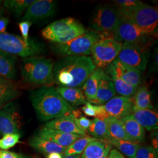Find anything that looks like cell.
Returning <instances> with one entry per match:
<instances>
[{"mask_svg": "<svg viewBox=\"0 0 158 158\" xmlns=\"http://www.w3.org/2000/svg\"><path fill=\"white\" fill-rule=\"evenodd\" d=\"M96 69L91 57H64L53 66V79L60 87L81 88Z\"/></svg>", "mask_w": 158, "mask_h": 158, "instance_id": "1", "label": "cell"}, {"mask_svg": "<svg viewBox=\"0 0 158 158\" xmlns=\"http://www.w3.org/2000/svg\"><path fill=\"white\" fill-rule=\"evenodd\" d=\"M30 99L38 118L42 121L61 117L75 110L51 85H44L32 91Z\"/></svg>", "mask_w": 158, "mask_h": 158, "instance_id": "2", "label": "cell"}, {"mask_svg": "<svg viewBox=\"0 0 158 158\" xmlns=\"http://www.w3.org/2000/svg\"><path fill=\"white\" fill-rule=\"evenodd\" d=\"M54 63L44 57H28L23 58L21 71L23 80L30 85H50L53 81Z\"/></svg>", "mask_w": 158, "mask_h": 158, "instance_id": "3", "label": "cell"}, {"mask_svg": "<svg viewBox=\"0 0 158 158\" xmlns=\"http://www.w3.org/2000/svg\"><path fill=\"white\" fill-rule=\"evenodd\" d=\"M86 31L84 26L73 18H63L51 23L41 34L53 44H63L78 37Z\"/></svg>", "mask_w": 158, "mask_h": 158, "instance_id": "4", "label": "cell"}, {"mask_svg": "<svg viewBox=\"0 0 158 158\" xmlns=\"http://www.w3.org/2000/svg\"><path fill=\"white\" fill-rule=\"evenodd\" d=\"M104 39L102 34L93 30H86L78 37L63 44H53L52 49L60 56H87L91 55L93 45L98 40Z\"/></svg>", "mask_w": 158, "mask_h": 158, "instance_id": "5", "label": "cell"}, {"mask_svg": "<svg viewBox=\"0 0 158 158\" xmlns=\"http://www.w3.org/2000/svg\"><path fill=\"white\" fill-rule=\"evenodd\" d=\"M0 51L25 58L42 53L45 46L37 40L31 39L29 43H26L20 36L4 32L0 33Z\"/></svg>", "mask_w": 158, "mask_h": 158, "instance_id": "6", "label": "cell"}, {"mask_svg": "<svg viewBox=\"0 0 158 158\" xmlns=\"http://www.w3.org/2000/svg\"><path fill=\"white\" fill-rule=\"evenodd\" d=\"M153 38L133 42H124L117 59L121 62L145 71L149 60Z\"/></svg>", "mask_w": 158, "mask_h": 158, "instance_id": "7", "label": "cell"}, {"mask_svg": "<svg viewBox=\"0 0 158 158\" xmlns=\"http://www.w3.org/2000/svg\"><path fill=\"white\" fill-rule=\"evenodd\" d=\"M121 15L116 7L102 6L98 7L91 21L92 30L102 34L104 38H114Z\"/></svg>", "mask_w": 158, "mask_h": 158, "instance_id": "8", "label": "cell"}, {"mask_svg": "<svg viewBox=\"0 0 158 158\" xmlns=\"http://www.w3.org/2000/svg\"><path fill=\"white\" fill-rule=\"evenodd\" d=\"M123 42L114 38L98 40L91 48V59L97 68L104 70L117 58L122 49Z\"/></svg>", "mask_w": 158, "mask_h": 158, "instance_id": "9", "label": "cell"}, {"mask_svg": "<svg viewBox=\"0 0 158 158\" xmlns=\"http://www.w3.org/2000/svg\"><path fill=\"white\" fill-rule=\"evenodd\" d=\"M125 18L135 23L148 35L153 36L157 34L158 11L156 7L142 2Z\"/></svg>", "mask_w": 158, "mask_h": 158, "instance_id": "10", "label": "cell"}, {"mask_svg": "<svg viewBox=\"0 0 158 158\" xmlns=\"http://www.w3.org/2000/svg\"><path fill=\"white\" fill-rule=\"evenodd\" d=\"M102 106L104 108L102 120L108 118L119 119L130 115L133 111L132 97L114 96Z\"/></svg>", "mask_w": 158, "mask_h": 158, "instance_id": "11", "label": "cell"}, {"mask_svg": "<svg viewBox=\"0 0 158 158\" xmlns=\"http://www.w3.org/2000/svg\"><path fill=\"white\" fill-rule=\"evenodd\" d=\"M153 38L143 33L135 23L124 17H121L114 39L118 42H133Z\"/></svg>", "mask_w": 158, "mask_h": 158, "instance_id": "12", "label": "cell"}, {"mask_svg": "<svg viewBox=\"0 0 158 158\" xmlns=\"http://www.w3.org/2000/svg\"><path fill=\"white\" fill-rule=\"evenodd\" d=\"M56 3L52 0H35L25 10L23 21L33 23L44 20L56 12Z\"/></svg>", "mask_w": 158, "mask_h": 158, "instance_id": "13", "label": "cell"}, {"mask_svg": "<svg viewBox=\"0 0 158 158\" xmlns=\"http://www.w3.org/2000/svg\"><path fill=\"white\" fill-rule=\"evenodd\" d=\"M21 127L20 116L13 104L8 103L0 109V135L19 134Z\"/></svg>", "mask_w": 158, "mask_h": 158, "instance_id": "14", "label": "cell"}, {"mask_svg": "<svg viewBox=\"0 0 158 158\" xmlns=\"http://www.w3.org/2000/svg\"><path fill=\"white\" fill-rule=\"evenodd\" d=\"M109 66L118 77L123 79L125 82L132 85L136 88H138L141 85V72L138 69L120 62L117 58Z\"/></svg>", "mask_w": 158, "mask_h": 158, "instance_id": "15", "label": "cell"}, {"mask_svg": "<svg viewBox=\"0 0 158 158\" xmlns=\"http://www.w3.org/2000/svg\"><path fill=\"white\" fill-rule=\"evenodd\" d=\"M44 127L68 134L87 135L85 132L81 131L77 127L75 123V117L72 113L48 121L46 123Z\"/></svg>", "mask_w": 158, "mask_h": 158, "instance_id": "16", "label": "cell"}, {"mask_svg": "<svg viewBox=\"0 0 158 158\" xmlns=\"http://www.w3.org/2000/svg\"><path fill=\"white\" fill-rule=\"evenodd\" d=\"M116 95L113 80L111 77L104 71L98 85L96 98L90 102L91 104L101 106L113 98Z\"/></svg>", "mask_w": 158, "mask_h": 158, "instance_id": "17", "label": "cell"}, {"mask_svg": "<svg viewBox=\"0 0 158 158\" xmlns=\"http://www.w3.org/2000/svg\"><path fill=\"white\" fill-rule=\"evenodd\" d=\"M37 135L42 138L53 142L61 147L68 148L74 142L84 136L76 135L73 134L64 133L56 130H51L42 128L38 132Z\"/></svg>", "mask_w": 158, "mask_h": 158, "instance_id": "18", "label": "cell"}, {"mask_svg": "<svg viewBox=\"0 0 158 158\" xmlns=\"http://www.w3.org/2000/svg\"><path fill=\"white\" fill-rule=\"evenodd\" d=\"M130 116L149 131L158 129V113L153 110H135L132 111Z\"/></svg>", "mask_w": 158, "mask_h": 158, "instance_id": "19", "label": "cell"}, {"mask_svg": "<svg viewBox=\"0 0 158 158\" xmlns=\"http://www.w3.org/2000/svg\"><path fill=\"white\" fill-rule=\"evenodd\" d=\"M125 131L132 142L139 143L145 141V130L130 115L119 119Z\"/></svg>", "mask_w": 158, "mask_h": 158, "instance_id": "20", "label": "cell"}, {"mask_svg": "<svg viewBox=\"0 0 158 158\" xmlns=\"http://www.w3.org/2000/svg\"><path fill=\"white\" fill-rule=\"evenodd\" d=\"M15 56L0 51V77L7 80H13L16 77Z\"/></svg>", "mask_w": 158, "mask_h": 158, "instance_id": "21", "label": "cell"}, {"mask_svg": "<svg viewBox=\"0 0 158 158\" xmlns=\"http://www.w3.org/2000/svg\"><path fill=\"white\" fill-rule=\"evenodd\" d=\"M56 90L66 102L74 106L85 104L87 102L81 88H71L59 86L56 88Z\"/></svg>", "mask_w": 158, "mask_h": 158, "instance_id": "22", "label": "cell"}, {"mask_svg": "<svg viewBox=\"0 0 158 158\" xmlns=\"http://www.w3.org/2000/svg\"><path fill=\"white\" fill-rule=\"evenodd\" d=\"M104 72L103 69L96 68L82 86L81 89L87 102H90L95 100L98 85Z\"/></svg>", "mask_w": 158, "mask_h": 158, "instance_id": "23", "label": "cell"}, {"mask_svg": "<svg viewBox=\"0 0 158 158\" xmlns=\"http://www.w3.org/2000/svg\"><path fill=\"white\" fill-rule=\"evenodd\" d=\"M29 145L40 152L49 155L52 153L63 154L66 148L61 147L53 142L42 138L38 135L34 136L29 142Z\"/></svg>", "mask_w": 158, "mask_h": 158, "instance_id": "24", "label": "cell"}, {"mask_svg": "<svg viewBox=\"0 0 158 158\" xmlns=\"http://www.w3.org/2000/svg\"><path fill=\"white\" fill-rule=\"evenodd\" d=\"M105 69L104 71L111 77L113 80L116 93H117L120 96L127 97H132V96H134L138 88H136L132 85H130L119 78L109 66Z\"/></svg>", "mask_w": 158, "mask_h": 158, "instance_id": "25", "label": "cell"}, {"mask_svg": "<svg viewBox=\"0 0 158 158\" xmlns=\"http://www.w3.org/2000/svg\"><path fill=\"white\" fill-rule=\"evenodd\" d=\"M132 99L133 110H152L151 101V93L147 85H142L138 88Z\"/></svg>", "mask_w": 158, "mask_h": 158, "instance_id": "26", "label": "cell"}, {"mask_svg": "<svg viewBox=\"0 0 158 158\" xmlns=\"http://www.w3.org/2000/svg\"><path fill=\"white\" fill-rule=\"evenodd\" d=\"M102 141L115 147L120 152L124 154L128 158H135L136 151L140 145L132 142L120 139H110L108 140H102Z\"/></svg>", "mask_w": 158, "mask_h": 158, "instance_id": "27", "label": "cell"}, {"mask_svg": "<svg viewBox=\"0 0 158 158\" xmlns=\"http://www.w3.org/2000/svg\"><path fill=\"white\" fill-rule=\"evenodd\" d=\"M104 121L107 125L110 139L132 142L125 132L123 123L120 119L108 118L104 119Z\"/></svg>", "mask_w": 158, "mask_h": 158, "instance_id": "28", "label": "cell"}, {"mask_svg": "<svg viewBox=\"0 0 158 158\" xmlns=\"http://www.w3.org/2000/svg\"><path fill=\"white\" fill-rule=\"evenodd\" d=\"M89 132L92 137L102 140H108L110 139L106 123L101 119L95 118L91 120V125L88 129Z\"/></svg>", "mask_w": 158, "mask_h": 158, "instance_id": "29", "label": "cell"}, {"mask_svg": "<svg viewBox=\"0 0 158 158\" xmlns=\"http://www.w3.org/2000/svg\"><path fill=\"white\" fill-rule=\"evenodd\" d=\"M98 140L91 136L85 135L74 142L73 143L66 148L65 151L63 153V156H73L77 155H81L84 151L85 147L91 142Z\"/></svg>", "mask_w": 158, "mask_h": 158, "instance_id": "30", "label": "cell"}, {"mask_svg": "<svg viewBox=\"0 0 158 158\" xmlns=\"http://www.w3.org/2000/svg\"><path fill=\"white\" fill-rule=\"evenodd\" d=\"M107 143L96 140L90 142L82 153L81 158H101L106 151Z\"/></svg>", "mask_w": 158, "mask_h": 158, "instance_id": "31", "label": "cell"}, {"mask_svg": "<svg viewBox=\"0 0 158 158\" xmlns=\"http://www.w3.org/2000/svg\"><path fill=\"white\" fill-rule=\"evenodd\" d=\"M35 0H6L4 1V7L14 15L19 17L23 12Z\"/></svg>", "mask_w": 158, "mask_h": 158, "instance_id": "32", "label": "cell"}, {"mask_svg": "<svg viewBox=\"0 0 158 158\" xmlns=\"http://www.w3.org/2000/svg\"><path fill=\"white\" fill-rule=\"evenodd\" d=\"M19 91L11 83H0V109L17 97Z\"/></svg>", "mask_w": 158, "mask_h": 158, "instance_id": "33", "label": "cell"}, {"mask_svg": "<svg viewBox=\"0 0 158 158\" xmlns=\"http://www.w3.org/2000/svg\"><path fill=\"white\" fill-rule=\"evenodd\" d=\"M114 2L116 4L121 17L126 18L132 11L135 10L142 2L138 0H115Z\"/></svg>", "mask_w": 158, "mask_h": 158, "instance_id": "34", "label": "cell"}, {"mask_svg": "<svg viewBox=\"0 0 158 158\" xmlns=\"http://www.w3.org/2000/svg\"><path fill=\"white\" fill-rule=\"evenodd\" d=\"M83 112L85 115L93 117L95 118L101 119L102 120L104 117V108L102 105L97 106L90 103V102H87L84 106L81 108Z\"/></svg>", "mask_w": 158, "mask_h": 158, "instance_id": "35", "label": "cell"}, {"mask_svg": "<svg viewBox=\"0 0 158 158\" xmlns=\"http://www.w3.org/2000/svg\"><path fill=\"white\" fill-rule=\"evenodd\" d=\"M20 137L19 134H10L3 136L0 139V148L6 150L14 147L19 141Z\"/></svg>", "mask_w": 158, "mask_h": 158, "instance_id": "36", "label": "cell"}, {"mask_svg": "<svg viewBox=\"0 0 158 158\" xmlns=\"http://www.w3.org/2000/svg\"><path fill=\"white\" fill-rule=\"evenodd\" d=\"M135 158H158V152L151 146L139 145L136 152Z\"/></svg>", "mask_w": 158, "mask_h": 158, "instance_id": "37", "label": "cell"}, {"mask_svg": "<svg viewBox=\"0 0 158 158\" xmlns=\"http://www.w3.org/2000/svg\"><path fill=\"white\" fill-rule=\"evenodd\" d=\"M32 23L23 21L19 23V28L22 34V38L26 43H29L31 39L29 38V31Z\"/></svg>", "mask_w": 158, "mask_h": 158, "instance_id": "38", "label": "cell"}, {"mask_svg": "<svg viewBox=\"0 0 158 158\" xmlns=\"http://www.w3.org/2000/svg\"><path fill=\"white\" fill-rule=\"evenodd\" d=\"M91 120L85 117L81 116L79 118H75V123L80 130L85 132H87L91 125Z\"/></svg>", "mask_w": 158, "mask_h": 158, "instance_id": "39", "label": "cell"}, {"mask_svg": "<svg viewBox=\"0 0 158 158\" xmlns=\"http://www.w3.org/2000/svg\"><path fill=\"white\" fill-rule=\"evenodd\" d=\"M19 155L7 151H0V158H18Z\"/></svg>", "mask_w": 158, "mask_h": 158, "instance_id": "40", "label": "cell"}, {"mask_svg": "<svg viewBox=\"0 0 158 158\" xmlns=\"http://www.w3.org/2000/svg\"><path fill=\"white\" fill-rule=\"evenodd\" d=\"M9 20L7 18L2 17L0 15V33L6 32Z\"/></svg>", "mask_w": 158, "mask_h": 158, "instance_id": "41", "label": "cell"}, {"mask_svg": "<svg viewBox=\"0 0 158 158\" xmlns=\"http://www.w3.org/2000/svg\"><path fill=\"white\" fill-rule=\"evenodd\" d=\"M108 158H125L123 153L120 152L117 149H113L110 151Z\"/></svg>", "mask_w": 158, "mask_h": 158, "instance_id": "42", "label": "cell"}, {"mask_svg": "<svg viewBox=\"0 0 158 158\" xmlns=\"http://www.w3.org/2000/svg\"><path fill=\"white\" fill-rule=\"evenodd\" d=\"M111 148H112V146H111V145H110L109 143H107L106 151H105L104 155H102V156L101 158H108V155H109V153H110V152Z\"/></svg>", "mask_w": 158, "mask_h": 158, "instance_id": "43", "label": "cell"}, {"mask_svg": "<svg viewBox=\"0 0 158 158\" xmlns=\"http://www.w3.org/2000/svg\"><path fill=\"white\" fill-rule=\"evenodd\" d=\"M47 158H63L62 154L58 153H52L48 155Z\"/></svg>", "mask_w": 158, "mask_h": 158, "instance_id": "44", "label": "cell"}, {"mask_svg": "<svg viewBox=\"0 0 158 158\" xmlns=\"http://www.w3.org/2000/svg\"><path fill=\"white\" fill-rule=\"evenodd\" d=\"M153 148L158 152V135L156 136V138L152 141Z\"/></svg>", "mask_w": 158, "mask_h": 158, "instance_id": "45", "label": "cell"}, {"mask_svg": "<svg viewBox=\"0 0 158 158\" xmlns=\"http://www.w3.org/2000/svg\"><path fill=\"white\" fill-rule=\"evenodd\" d=\"M0 83H2V84H8V83H10V81L6 79H3L2 77H0Z\"/></svg>", "mask_w": 158, "mask_h": 158, "instance_id": "46", "label": "cell"}, {"mask_svg": "<svg viewBox=\"0 0 158 158\" xmlns=\"http://www.w3.org/2000/svg\"><path fill=\"white\" fill-rule=\"evenodd\" d=\"M63 158H81V155H77L73 156H63Z\"/></svg>", "mask_w": 158, "mask_h": 158, "instance_id": "47", "label": "cell"}, {"mask_svg": "<svg viewBox=\"0 0 158 158\" xmlns=\"http://www.w3.org/2000/svg\"><path fill=\"white\" fill-rule=\"evenodd\" d=\"M29 158V157H28V156H23V155H19V158Z\"/></svg>", "mask_w": 158, "mask_h": 158, "instance_id": "48", "label": "cell"}, {"mask_svg": "<svg viewBox=\"0 0 158 158\" xmlns=\"http://www.w3.org/2000/svg\"><path fill=\"white\" fill-rule=\"evenodd\" d=\"M1 1H0V14H1Z\"/></svg>", "mask_w": 158, "mask_h": 158, "instance_id": "49", "label": "cell"}, {"mask_svg": "<svg viewBox=\"0 0 158 158\" xmlns=\"http://www.w3.org/2000/svg\"><path fill=\"white\" fill-rule=\"evenodd\" d=\"M36 158H40V157H39V156H36Z\"/></svg>", "mask_w": 158, "mask_h": 158, "instance_id": "50", "label": "cell"}]
</instances>
